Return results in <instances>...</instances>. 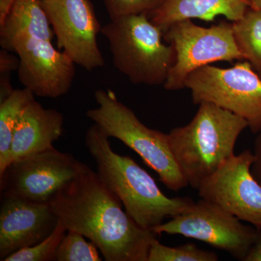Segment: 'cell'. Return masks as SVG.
I'll return each instance as SVG.
<instances>
[{
  "instance_id": "1",
  "label": "cell",
  "mask_w": 261,
  "mask_h": 261,
  "mask_svg": "<svg viewBox=\"0 0 261 261\" xmlns=\"http://www.w3.org/2000/svg\"><path fill=\"white\" fill-rule=\"evenodd\" d=\"M60 222L82 233L107 261H147L152 230L140 227L90 168L65 185L50 202Z\"/></svg>"
},
{
  "instance_id": "2",
  "label": "cell",
  "mask_w": 261,
  "mask_h": 261,
  "mask_svg": "<svg viewBox=\"0 0 261 261\" xmlns=\"http://www.w3.org/2000/svg\"><path fill=\"white\" fill-rule=\"evenodd\" d=\"M109 138L94 123L86 133V147L96 163L99 177L140 227L152 230L166 218L172 219L195 203L189 197H167L134 159L113 150Z\"/></svg>"
},
{
  "instance_id": "3",
  "label": "cell",
  "mask_w": 261,
  "mask_h": 261,
  "mask_svg": "<svg viewBox=\"0 0 261 261\" xmlns=\"http://www.w3.org/2000/svg\"><path fill=\"white\" fill-rule=\"evenodd\" d=\"M247 127L248 123L241 117L202 102L188 124L168 134L173 158L190 186L198 190L234 155L237 141Z\"/></svg>"
},
{
  "instance_id": "4",
  "label": "cell",
  "mask_w": 261,
  "mask_h": 261,
  "mask_svg": "<svg viewBox=\"0 0 261 261\" xmlns=\"http://www.w3.org/2000/svg\"><path fill=\"white\" fill-rule=\"evenodd\" d=\"M101 33L109 42L114 66L132 84H165L176 53L147 13L113 19L102 27Z\"/></svg>"
},
{
  "instance_id": "5",
  "label": "cell",
  "mask_w": 261,
  "mask_h": 261,
  "mask_svg": "<svg viewBox=\"0 0 261 261\" xmlns=\"http://www.w3.org/2000/svg\"><path fill=\"white\" fill-rule=\"evenodd\" d=\"M94 99L98 106L87 111L89 119L108 137L121 141L137 152L168 190L178 192L188 186L173 158L168 134L145 126L110 89H97Z\"/></svg>"
},
{
  "instance_id": "6",
  "label": "cell",
  "mask_w": 261,
  "mask_h": 261,
  "mask_svg": "<svg viewBox=\"0 0 261 261\" xmlns=\"http://www.w3.org/2000/svg\"><path fill=\"white\" fill-rule=\"evenodd\" d=\"M194 104L209 102L241 117L253 134L261 129V76L246 61L229 68L207 65L185 82Z\"/></svg>"
},
{
  "instance_id": "7",
  "label": "cell",
  "mask_w": 261,
  "mask_h": 261,
  "mask_svg": "<svg viewBox=\"0 0 261 261\" xmlns=\"http://www.w3.org/2000/svg\"><path fill=\"white\" fill-rule=\"evenodd\" d=\"M164 39L176 53L174 64L163 84L166 90L185 88L187 77L205 65L220 61H244L235 40L232 22L221 21L205 28L192 20H181L165 31Z\"/></svg>"
},
{
  "instance_id": "8",
  "label": "cell",
  "mask_w": 261,
  "mask_h": 261,
  "mask_svg": "<svg viewBox=\"0 0 261 261\" xmlns=\"http://www.w3.org/2000/svg\"><path fill=\"white\" fill-rule=\"evenodd\" d=\"M89 168L54 147L10 163L0 176L1 195L49 204L65 185Z\"/></svg>"
},
{
  "instance_id": "9",
  "label": "cell",
  "mask_w": 261,
  "mask_h": 261,
  "mask_svg": "<svg viewBox=\"0 0 261 261\" xmlns=\"http://www.w3.org/2000/svg\"><path fill=\"white\" fill-rule=\"evenodd\" d=\"M156 234L181 235L210 245L244 261L257 238L256 228L201 199L185 212L154 227Z\"/></svg>"
},
{
  "instance_id": "10",
  "label": "cell",
  "mask_w": 261,
  "mask_h": 261,
  "mask_svg": "<svg viewBox=\"0 0 261 261\" xmlns=\"http://www.w3.org/2000/svg\"><path fill=\"white\" fill-rule=\"evenodd\" d=\"M50 21L57 46L88 71L104 66L97 44L102 30L89 0H40Z\"/></svg>"
},
{
  "instance_id": "11",
  "label": "cell",
  "mask_w": 261,
  "mask_h": 261,
  "mask_svg": "<svg viewBox=\"0 0 261 261\" xmlns=\"http://www.w3.org/2000/svg\"><path fill=\"white\" fill-rule=\"evenodd\" d=\"M254 160L249 149L234 154L201 185L198 195L260 230L261 185L252 174Z\"/></svg>"
},
{
  "instance_id": "12",
  "label": "cell",
  "mask_w": 261,
  "mask_h": 261,
  "mask_svg": "<svg viewBox=\"0 0 261 261\" xmlns=\"http://www.w3.org/2000/svg\"><path fill=\"white\" fill-rule=\"evenodd\" d=\"M8 51L18 56V80L34 95L58 98L69 92L75 64L50 40L22 38L15 40Z\"/></svg>"
},
{
  "instance_id": "13",
  "label": "cell",
  "mask_w": 261,
  "mask_h": 261,
  "mask_svg": "<svg viewBox=\"0 0 261 261\" xmlns=\"http://www.w3.org/2000/svg\"><path fill=\"white\" fill-rule=\"evenodd\" d=\"M59 219L50 204L2 196L0 207V260L45 240Z\"/></svg>"
},
{
  "instance_id": "14",
  "label": "cell",
  "mask_w": 261,
  "mask_h": 261,
  "mask_svg": "<svg viewBox=\"0 0 261 261\" xmlns=\"http://www.w3.org/2000/svg\"><path fill=\"white\" fill-rule=\"evenodd\" d=\"M63 124L64 117L62 113L33 101L24 109L15 126L10 163L54 148L53 143L63 135Z\"/></svg>"
},
{
  "instance_id": "15",
  "label": "cell",
  "mask_w": 261,
  "mask_h": 261,
  "mask_svg": "<svg viewBox=\"0 0 261 261\" xmlns=\"http://www.w3.org/2000/svg\"><path fill=\"white\" fill-rule=\"evenodd\" d=\"M249 8L248 0H163L148 16L164 32L181 20L212 21L216 17L224 16L230 21H237Z\"/></svg>"
},
{
  "instance_id": "16",
  "label": "cell",
  "mask_w": 261,
  "mask_h": 261,
  "mask_svg": "<svg viewBox=\"0 0 261 261\" xmlns=\"http://www.w3.org/2000/svg\"><path fill=\"white\" fill-rule=\"evenodd\" d=\"M54 36L40 0H15L0 23V45L7 50L17 39L33 38L51 41Z\"/></svg>"
},
{
  "instance_id": "17",
  "label": "cell",
  "mask_w": 261,
  "mask_h": 261,
  "mask_svg": "<svg viewBox=\"0 0 261 261\" xmlns=\"http://www.w3.org/2000/svg\"><path fill=\"white\" fill-rule=\"evenodd\" d=\"M35 95L29 89H15L6 99L0 102V176L10 163V149L15 126L25 108Z\"/></svg>"
},
{
  "instance_id": "18",
  "label": "cell",
  "mask_w": 261,
  "mask_h": 261,
  "mask_svg": "<svg viewBox=\"0 0 261 261\" xmlns=\"http://www.w3.org/2000/svg\"><path fill=\"white\" fill-rule=\"evenodd\" d=\"M233 34L244 61L250 63L261 76V11L249 8L245 15L232 22Z\"/></svg>"
},
{
  "instance_id": "19",
  "label": "cell",
  "mask_w": 261,
  "mask_h": 261,
  "mask_svg": "<svg viewBox=\"0 0 261 261\" xmlns=\"http://www.w3.org/2000/svg\"><path fill=\"white\" fill-rule=\"evenodd\" d=\"M214 252L200 250L192 243L177 247H168L156 239L149 248L147 261H217Z\"/></svg>"
},
{
  "instance_id": "20",
  "label": "cell",
  "mask_w": 261,
  "mask_h": 261,
  "mask_svg": "<svg viewBox=\"0 0 261 261\" xmlns=\"http://www.w3.org/2000/svg\"><path fill=\"white\" fill-rule=\"evenodd\" d=\"M77 231L68 230L57 249L56 261H101L99 249Z\"/></svg>"
},
{
  "instance_id": "21",
  "label": "cell",
  "mask_w": 261,
  "mask_h": 261,
  "mask_svg": "<svg viewBox=\"0 0 261 261\" xmlns=\"http://www.w3.org/2000/svg\"><path fill=\"white\" fill-rule=\"evenodd\" d=\"M66 231V228L59 221L53 232L45 240L32 247H25L14 252L4 261L55 260L57 249Z\"/></svg>"
},
{
  "instance_id": "22",
  "label": "cell",
  "mask_w": 261,
  "mask_h": 261,
  "mask_svg": "<svg viewBox=\"0 0 261 261\" xmlns=\"http://www.w3.org/2000/svg\"><path fill=\"white\" fill-rule=\"evenodd\" d=\"M111 20L152 12L163 0H103Z\"/></svg>"
},
{
  "instance_id": "23",
  "label": "cell",
  "mask_w": 261,
  "mask_h": 261,
  "mask_svg": "<svg viewBox=\"0 0 261 261\" xmlns=\"http://www.w3.org/2000/svg\"><path fill=\"white\" fill-rule=\"evenodd\" d=\"M10 53L3 48L0 51V75H11L15 70L18 71L20 59Z\"/></svg>"
},
{
  "instance_id": "24",
  "label": "cell",
  "mask_w": 261,
  "mask_h": 261,
  "mask_svg": "<svg viewBox=\"0 0 261 261\" xmlns=\"http://www.w3.org/2000/svg\"><path fill=\"white\" fill-rule=\"evenodd\" d=\"M254 142V156L255 160L251 166V172L254 177L261 185V129L257 133Z\"/></svg>"
},
{
  "instance_id": "25",
  "label": "cell",
  "mask_w": 261,
  "mask_h": 261,
  "mask_svg": "<svg viewBox=\"0 0 261 261\" xmlns=\"http://www.w3.org/2000/svg\"><path fill=\"white\" fill-rule=\"evenodd\" d=\"M244 261H261V229L257 230L256 240Z\"/></svg>"
},
{
  "instance_id": "26",
  "label": "cell",
  "mask_w": 261,
  "mask_h": 261,
  "mask_svg": "<svg viewBox=\"0 0 261 261\" xmlns=\"http://www.w3.org/2000/svg\"><path fill=\"white\" fill-rule=\"evenodd\" d=\"M15 0H0V23L6 18Z\"/></svg>"
},
{
  "instance_id": "27",
  "label": "cell",
  "mask_w": 261,
  "mask_h": 261,
  "mask_svg": "<svg viewBox=\"0 0 261 261\" xmlns=\"http://www.w3.org/2000/svg\"><path fill=\"white\" fill-rule=\"evenodd\" d=\"M248 3L250 8L261 11V0H248Z\"/></svg>"
}]
</instances>
